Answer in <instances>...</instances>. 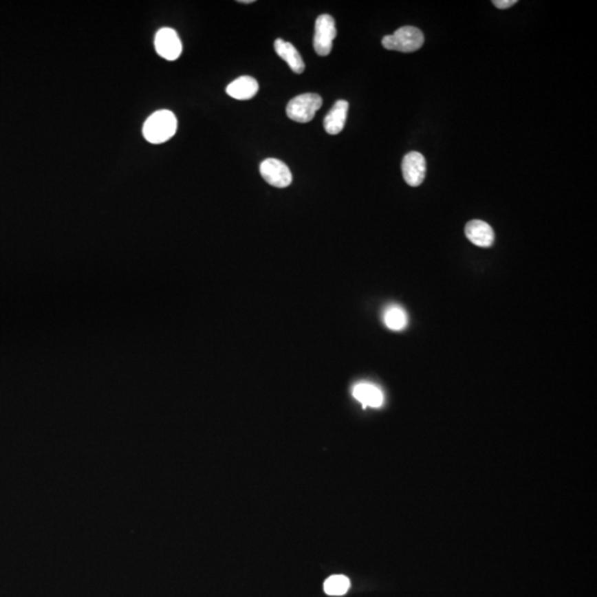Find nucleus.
<instances>
[{
    "instance_id": "obj_9",
    "label": "nucleus",
    "mask_w": 597,
    "mask_h": 597,
    "mask_svg": "<svg viewBox=\"0 0 597 597\" xmlns=\"http://www.w3.org/2000/svg\"><path fill=\"white\" fill-rule=\"evenodd\" d=\"M349 111V103L344 100H338L332 109L324 118V129L331 135H336L341 133L345 125Z\"/></svg>"
},
{
    "instance_id": "obj_16",
    "label": "nucleus",
    "mask_w": 597,
    "mask_h": 597,
    "mask_svg": "<svg viewBox=\"0 0 597 597\" xmlns=\"http://www.w3.org/2000/svg\"><path fill=\"white\" fill-rule=\"evenodd\" d=\"M238 3H254V0H239Z\"/></svg>"
},
{
    "instance_id": "obj_5",
    "label": "nucleus",
    "mask_w": 597,
    "mask_h": 597,
    "mask_svg": "<svg viewBox=\"0 0 597 597\" xmlns=\"http://www.w3.org/2000/svg\"><path fill=\"white\" fill-rule=\"evenodd\" d=\"M262 178L271 186L285 188L292 183V174L283 162L276 158H267L260 165Z\"/></svg>"
},
{
    "instance_id": "obj_7",
    "label": "nucleus",
    "mask_w": 597,
    "mask_h": 597,
    "mask_svg": "<svg viewBox=\"0 0 597 597\" xmlns=\"http://www.w3.org/2000/svg\"><path fill=\"white\" fill-rule=\"evenodd\" d=\"M404 180L409 186H420L426 176V160L420 153L411 152L405 155L402 163Z\"/></svg>"
},
{
    "instance_id": "obj_1",
    "label": "nucleus",
    "mask_w": 597,
    "mask_h": 597,
    "mask_svg": "<svg viewBox=\"0 0 597 597\" xmlns=\"http://www.w3.org/2000/svg\"><path fill=\"white\" fill-rule=\"evenodd\" d=\"M177 131V120L174 113L161 110L153 113L143 127V135L147 142L162 144L169 141Z\"/></svg>"
},
{
    "instance_id": "obj_3",
    "label": "nucleus",
    "mask_w": 597,
    "mask_h": 597,
    "mask_svg": "<svg viewBox=\"0 0 597 597\" xmlns=\"http://www.w3.org/2000/svg\"><path fill=\"white\" fill-rule=\"evenodd\" d=\"M321 96L316 94H305L296 96L290 100L287 105V116L292 121L298 123H307L312 121L320 109H321Z\"/></svg>"
},
{
    "instance_id": "obj_2",
    "label": "nucleus",
    "mask_w": 597,
    "mask_h": 597,
    "mask_svg": "<svg viewBox=\"0 0 597 597\" xmlns=\"http://www.w3.org/2000/svg\"><path fill=\"white\" fill-rule=\"evenodd\" d=\"M425 38L420 29L406 25L398 29L389 36H385L382 45L387 50L400 51V52H414L422 48Z\"/></svg>"
},
{
    "instance_id": "obj_10",
    "label": "nucleus",
    "mask_w": 597,
    "mask_h": 597,
    "mask_svg": "<svg viewBox=\"0 0 597 597\" xmlns=\"http://www.w3.org/2000/svg\"><path fill=\"white\" fill-rule=\"evenodd\" d=\"M258 90L259 85L256 79L249 76H243L231 82L226 89V92L234 99L245 101L252 99Z\"/></svg>"
},
{
    "instance_id": "obj_11",
    "label": "nucleus",
    "mask_w": 597,
    "mask_h": 597,
    "mask_svg": "<svg viewBox=\"0 0 597 597\" xmlns=\"http://www.w3.org/2000/svg\"><path fill=\"white\" fill-rule=\"evenodd\" d=\"M274 50L282 60H285L294 74H301L305 71V63L292 43H287L285 40L276 39L274 43Z\"/></svg>"
},
{
    "instance_id": "obj_4",
    "label": "nucleus",
    "mask_w": 597,
    "mask_h": 597,
    "mask_svg": "<svg viewBox=\"0 0 597 597\" xmlns=\"http://www.w3.org/2000/svg\"><path fill=\"white\" fill-rule=\"evenodd\" d=\"M336 37V21L330 14H321L316 21V32L313 38V47L318 56H325L330 54L333 40Z\"/></svg>"
},
{
    "instance_id": "obj_13",
    "label": "nucleus",
    "mask_w": 597,
    "mask_h": 597,
    "mask_svg": "<svg viewBox=\"0 0 597 597\" xmlns=\"http://www.w3.org/2000/svg\"><path fill=\"white\" fill-rule=\"evenodd\" d=\"M407 314L404 309L398 305L387 307L384 312V323L389 330L402 331L407 325Z\"/></svg>"
},
{
    "instance_id": "obj_12",
    "label": "nucleus",
    "mask_w": 597,
    "mask_h": 597,
    "mask_svg": "<svg viewBox=\"0 0 597 597\" xmlns=\"http://www.w3.org/2000/svg\"><path fill=\"white\" fill-rule=\"evenodd\" d=\"M353 396L363 405L364 409L380 407L384 402L383 393L378 387L369 383H358L353 389Z\"/></svg>"
},
{
    "instance_id": "obj_6",
    "label": "nucleus",
    "mask_w": 597,
    "mask_h": 597,
    "mask_svg": "<svg viewBox=\"0 0 597 597\" xmlns=\"http://www.w3.org/2000/svg\"><path fill=\"white\" fill-rule=\"evenodd\" d=\"M154 43H155L156 52L169 61L178 59L183 51L181 39L174 29H160L156 34Z\"/></svg>"
},
{
    "instance_id": "obj_8",
    "label": "nucleus",
    "mask_w": 597,
    "mask_h": 597,
    "mask_svg": "<svg viewBox=\"0 0 597 597\" xmlns=\"http://www.w3.org/2000/svg\"><path fill=\"white\" fill-rule=\"evenodd\" d=\"M466 236L473 245L478 247H490L495 241V232L490 225L482 220H471L466 226Z\"/></svg>"
},
{
    "instance_id": "obj_15",
    "label": "nucleus",
    "mask_w": 597,
    "mask_h": 597,
    "mask_svg": "<svg viewBox=\"0 0 597 597\" xmlns=\"http://www.w3.org/2000/svg\"><path fill=\"white\" fill-rule=\"evenodd\" d=\"M517 0H495L493 5L499 9H507L516 5Z\"/></svg>"
},
{
    "instance_id": "obj_14",
    "label": "nucleus",
    "mask_w": 597,
    "mask_h": 597,
    "mask_svg": "<svg viewBox=\"0 0 597 597\" xmlns=\"http://www.w3.org/2000/svg\"><path fill=\"white\" fill-rule=\"evenodd\" d=\"M349 585L351 583H349V580L347 576L332 575L324 582V591L327 595L341 596L349 591Z\"/></svg>"
}]
</instances>
